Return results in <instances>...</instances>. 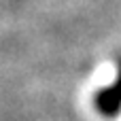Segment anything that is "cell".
<instances>
[{"label": "cell", "mask_w": 121, "mask_h": 121, "mask_svg": "<svg viewBox=\"0 0 121 121\" xmlns=\"http://www.w3.org/2000/svg\"><path fill=\"white\" fill-rule=\"evenodd\" d=\"M94 108L104 117V119H113L121 113V85L115 81L102 89H98L94 94Z\"/></svg>", "instance_id": "1"}, {"label": "cell", "mask_w": 121, "mask_h": 121, "mask_svg": "<svg viewBox=\"0 0 121 121\" xmlns=\"http://www.w3.org/2000/svg\"><path fill=\"white\" fill-rule=\"evenodd\" d=\"M115 64H117V83L121 85V53L117 55V60H115Z\"/></svg>", "instance_id": "2"}]
</instances>
